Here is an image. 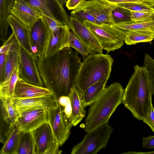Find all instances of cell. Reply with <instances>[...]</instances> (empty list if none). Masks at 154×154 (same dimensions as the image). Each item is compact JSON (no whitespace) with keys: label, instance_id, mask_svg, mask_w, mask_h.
<instances>
[{"label":"cell","instance_id":"cell-1","mask_svg":"<svg viewBox=\"0 0 154 154\" xmlns=\"http://www.w3.org/2000/svg\"><path fill=\"white\" fill-rule=\"evenodd\" d=\"M36 61L44 85L56 101L58 103L60 97L68 96L75 86L82 63L78 52L66 47L48 56L38 57Z\"/></svg>","mask_w":154,"mask_h":154},{"label":"cell","instance_id":"cell-2","mask_svg":"<svg viewBox=\"0 0 154 154\" xmlns=\"http://www.w3.org/2000/svg\"><path fill=\"white\" fill-rule=\"evenodd\" d=\"M134 69V72L124 89L122 103L135 118L142 120L149 111L152 94L146 67L136 65Z\"/></svg>","mask_w":154,"mask_h":154},{"label":"cell","instance_id":"cell-3","mask_svg":"<svg viewBox=\"0 0 154 154\" xmlns=\"http://www.w3.org/2000/svg\"><path fill=\"white\" fill-rule=\"evenodd\" d=\"M124 89L119 82H115L105 88L90 106L84 124L87 132L109 121L117 107L122 103Z\"/></svg>","mask_w":154,"mask_h":154},{"label":"cell","instance_id":"cell-4","mask_svg":"<svg viewBox=\"0 0 154 154\" xmlns=\"http://www.w3.org/2000/svg\"><path fill=\"white\" fill-rule=\"evenodd\" d=\"M113 59L102 53L90 54L81 63L75 87L83 92L98 82L106 83L110 75Z\"/></svg>","mask_w":154,"mask_h":154},{"label":"cell","instance_id":"cell-5","mask_svg":"<svg viewBox=\"0 0 154 154\" xmlns=\"http://www.w3.org/2000/svg\"><path fill=\"white\" fill-rule=\"evenodd\" d=\"M108 122L87 132L82 140L73 148L71 154H96L105 148L113 131Z\"/></svg>","mask_w":154,"mask_h":154},{"label":"cell","instance_id":"cell-6","mask_svg":"<svg viewBox=\"0 0 154 154\" xmlns=\"http://www.w3.org/2000/svg\"><path fill=\"white\" fill-rule=\"evenodd\" d=\"M84 23L107 53L120 48L123 45L126 34L117 28L112 25L97 24L88 21Z\"/></svg>","mask_w":154,"mask_h":154},{"label":"cell","instance_id":"cell-7","mask_svg":"<svg viewBox=\"0 0 154 154\" xmlns=\"http://www.w3.org/2000/svg\"><path fill=\"white\" fill-rule=\"evenodd\" d=\"M33 154H60L62 151L49 122L43 123L31 131Z\"/></svg>","mask_w":154,"mask_h":154},{"label":"cell","instance_id":"cell-8","mask_svg":"<svg viewBox=\"0 0 154 154\" xmlns=\"http://www.w3.org/2000/svg\"><path fill=\"white\" fill-rule=\"evenodd\" d=\"M48 122L59 145L61 146L69 138L73 125L59 103L56 107L48 110Z\"/></svg>","mask_w":154,"mask_h":154},{"label":"cell","instance_id":"cell-9","mask_svg":"<svg viewBox=\"0 0 154 154\" xmlns=\"http://www.w3.org/2000/svg\"><path fill=\"white\" fill-rule=\"evenodd\" d=\"M52 32L42 17L38 19L29 28L31 43L37 60L38 57L44 56Z\"/></svg>","mask_w":154,"mask_h":154},{"label":"cell","instance_id":"cell-10","mask_svg":"<svg viewBox=\"0 0 154 154\" xmlns=\"http://www.w3.org/2000/svg\"><path fill=\"white\" fill-rule=\"evenodd\" d=\"M48 110L42 108L26 109L18 116L14 125L22 132H31L48 122Z\"/></svg>","mask_w":154,"mask_h":154},{"label":"cell","instance_id":"cell-11","mask_svg":"<svg viewBox=\"0 0 154 154\" xmlns=\"http://www.w3.org/2000/svg\"><path fill=\"white\" fill-rule=\"evenodd\" d=\"M18 54L20 77L29 83L43 87L36 60L20 46Z\"/></svg>","mask_w":154,"mask_h":154},{"label":"cell","instance_id":"cell-12","mask_svg":"<svg viewBox=\"0 0 154 154\" xmlns=\"http://www.w3.org/2000/svg\"><path fill=\"white\" fill-rule=\"evenodd\" d=\"M43 15L63 25H68L69 17L60 0H24Z\"/></svg>","mask_w":154,"mask_h":154},{"label":"cell","instance_id":"cell-13","mask_svg":"<svg viewBox=\"0 0 154 154\" xmlns=\"http://www.w3.org/2000/svg\"><path fill=\"white\" fill-rule=\"evenodd\" d=\"M68 26L88 48L89 54L102 53L103 49L98 40L86 25L71 16Z\"/></svg>","mask_w":154,"mask_h":154},{"label":"cell","instance_id":"cell-14","mask_svg":"<svg viewBox=\"0 0 154 154\" xmlns=\"http://www.w3.org/2000/svg\"><path fill=\"white\" fill-rule=\"evenodd\" d=\"M10 13L29 29L43 15L24 0H14Z\"/></svg>","mask_w":154,"mask_h":154},{"label":"cell","instance_id":"cell-15","mask_svg":"<svg viewBox=\"0 0 154 154\" xmlns=\"http://www.w3.org/2000/svg\"><path fill=\"white\" fill-rule=\"evenodd\" d=\"M17 116L25 110L33 108H42L49 110L56 107L59 103L53 94L27 99L12 98Z\"/></svg>","mask_w":154,"mask_h":154},{"label":"cell","instance_id":"cell-16","mask_svg":"<svg viewBox=\"0 0 154 154\" xmlns=\"http://www.w3.org/2000/svg\"><path fill=\"white\" fill-rule=\"evenodd\" d=\"M81 7L94 17L100 25L114 24L110 4L100 0H90L86 1Z\"/></svg>","mask_w":154,"mask_h":154},{"label":"cell","instance_id":"cell-17","mask_svg":"<svg viewBox=\"0 0 154 154\" xmlns=\"http://www.w3.org/2000/svg\"><path fill=\"white\" fill-rule=\"evenodd\" d=\"M7 20L20 45L36 61L37 59L33 52L30 41L29 28L11 14L8 15Z\"/></svg>","mask_w":154,"mask_h":154},{"label":"cell","instance_id":"cell-18","mask_svg":"<svg viewBox=\"0 0 154 154\" xmlns=\"http://www.w3.org/2000/svg\"><path fill=\"white\" fill-rule=\"evenodd\" d=\"M53 94L46 87L29 83L20 77L16 84L13 98L27 99Z\"/></svg>","mask_w":154,"mask_h":154},{"label":"cell","instance_id":"cell-19","mask_svg":"<svg viewBox=\"0 0 154 154\" xmlns=\"http://www.w3.org/2000/svg\"><path fill=\"white\" fill-rule=\"evenodd\" d=\"M68 25H63L55 32H53L44 56L52 54L68 47L70 30Z\"/></svg>","mask_w":154,"mask_h":154},{"label":"cell","instance_id":"cell-20","mask_svg":"<svg viewBox=\"0 0 154 154\" xmlns=\"http://www.w3.org/2000/svg\"><path fill=\"white\" fill-rule=\"evenodd\" d=\"M81 93L74 86L68 97L71 105V120L73 125H77L85 117L86 111L81 99Z\"/></svg>","mask_w":154,"mask_h":154},{"label":"cell","instance_id":"cell-21","mask_svg":"<svg viewBox=\"0 0 154 154\" xmlns=\"http://www.w3.org/2000/svg\"><path fill=\"white\" fill-rule=\"evenodd\" d=\"M22 133L14 125H9L6 134V139L0 151V154H16Z\"/></svg>","mask_w":154,"mask_h":154},{"label":"cell","instance_id":"cell-22","mask_svg":"<svg viewBox=\"0 0 154 154\" xmlns=\"http://www.w3.org/2000/svg\"><path fill=\"white\" fill-rule=\"evenodd\" d=\"M121 30L126 34L128 32L133 30L150 29L154 30V14L146 19L139 21L124 22L112 25Z\"/></svg>","mask_w":154,"mask_h":154},{"label":"cell","instance_id":"cell-23","mask_svg":"<svg viewBox=\"0 0 154 154\" xmlns=\"http://www.w3.org/2000/svg\"><path fill=\"white\" fill-rule=\"evenodd\" d=\"M154 39V30L143 29L133 30L126 33L125 42L128 45L141 42H149Z\"/></svg>","mask_w":154,"mask_h":154},{"label":"cell","instance_id":"cell-24","mask_svg":"<svg viewBox=\"0 0 154 154\" xmlns=\"http://www.w3.org/2000/svg\"><path fill=\"white\" fill-rule=\"evenodd\" d=\"M0 107L3 121L10 126L14 125L18 116L12 98L0 97Z\"/></svg>","mask_w":154,"mask_h":154},{"label":"cell","instance_id":"cell-25","mask_svg":"<svg viewBox=\"0 0 154 154\" xmlns=\"http://www.w3.org/2000/svg\"><path fill=\"white\" fill-rule=\"evenodd\" d=\"M106 84L97 82L81 93V100L85 107L90 106L98 98L105 88Z\"/></svg>","mask_w":154,"mask_h":154},{"label":"cell","instance_id":"cell-26","mask_svg":"<svg viewBox=\"0 0 154 154\" xmlns=\"http://www.w3.org/2000/svg\"><path fill=\"white\" fill-rule=\"evenodd\" d=\"M20 77L19 65L8 80L0 83V97L13 98L15 86Z\"/></svg>","mask_w":154,"mask_h":154},{"label":"cell","instance_id":"cell-27","mask_svg":"<svg viewBox=\"0 0 154 154\" xmlns=\"http://www.w3.org/2000/svg\"><path fill=\"white\" fill-rule=\"evenodd\" d=\"M19 64L18 52H14L7 54L3 69L0 73V83L8 79Z\"/></svg>","mask_w":154,"mask_h":154},{"label":"cell","instance_id":"cell-28","mask_svg":"<svg viewBox=\"0 0 154 154\" xmlns=\"http://www.w3.org/2000/svg\"><path fill=\"white\" fill-rule=\"evenodd\" d=\"M9 14L6 0H0V39L3 42L6 40L10 26L7 20Z\"/></svg>","mask_w":154,"mask_h":154},{"label":"cell","instance_id":"cell-29","mask_svg":"<svg viewBox=\"0 0 154 154\" xmlns=\"http://www.w3.org/2000/svg\"><path fill=\"white\" fill-rule=\"evenodd\" d=\"M33 142L31 132H22L16 154H33Z\"/></svg>","mask_w":154,"mask_h":154},{"label":"cell","instance_id":"cell-30","mask_svg":"<svg viewBox=\"0 0 154 154\" xmlns=\"http://www.w3.org/2000/svg\"><path fill=\"white\" fill-rule=\"evenodd\" d=\"M68 47L75 49L81 55L83 59L89 55L87 47L77 35L70 30L69 34Z\"/></svg>","mask_w":154,"mask_h":154},{"label":"cell","instance_id":"cell-31","mask_svg":"<svg viewBox=\"0 0 154 154\" xmlns=\"http://www.w3.org/2000/svg\"><path fill=\"white\" fill-rule=\"evenodd\" d=\"M111 15L114 24L131 20V11L116 5H111Z\"/></svg>","mask_w":154,"mask_h":154},{"label":"cell","instance_id":"cell-32","mask_svg":"<svg viewBox=\"0 0 154 154\" xmlns=\"http://www.w3.org/2000/svg\"><path fill=\"white\" fill-rule=\"evenodd\" d=\"M20 45L13 33L12 32L0 48V54L7 55L14 52H19Z\"/></svg>","mask_w":154,"mask_h":154},{"label":"cell","instance_id":"cell-33","mask_svg":"<svg viewBox=\"0 0 154 154\" xmlns=\"http://www.w3.org/2000/svg\"><path fill=\"white\" fill-rule=\"evenodd\" d=\"M70 15L71 17L82 23L85 21H88L100 25L94 17L81 7L72 11L70 13Z\"/></svg>","mask_w":154,"mask_h":154},{"label":"cell","instance_id":"cell-34","mask_svg":"<svg viewBox=\"0 0 154 154\" xmlns=\"http://www.w3.org/2000/svg\"><path fill=\"white\" fill-rule=\"evenodd\" d=\"M143 66L147 71L150 87L152 94L154 96V59L148 54H146Z\"/></svg>","mask_w":154,"mask_h":154},{"label":"cell","instance_id":"cell-35","mask_svg":"<svg viewBox=\"0 0 154 154\" xmlns=\"http://www.w3.org/2000/svg\"><path fill=\"white\" fill-rule=\"evenodd\" d=\"M131 11L154 13V8L147 5L137 3H126L116 5Z\"/></svg>","mask_w":154,"mask_h":154},{"label":"cell","instance_id":"cell-36","mask_svg":"<svg viewBox=\"0 0 154 154\" xmlns=\"http://www.w3.org/2000/svg\"><path fill=\"white\" fill-rule=\"evenodd\" d=\"M106 3L116 5L118 4L126 3H137L143 4L151 7L154 6L153 0H100Z\"/></svg>","mask_w":154,"mask_h":154},{"label":"cell","instance_id":"cell-37","mask_svg":"<svg viewBox=\"0 0 154 154\" xmlns=\"http://www.w3.org/2000/svg\"><path fill=\"white\" fill-rule=\"evenodd\" d=\"M58 101L59 104L62 106L66 116L71 121V115L72 109L69 97L68 96L61 97L59 98Z\"/></svg>","mask_w":154,"mask_h":154},{"label":"cell","instance_id":"cell-38","mask_svg":"<svg viewBox=\"0 0 154 154\" xmlns=\"http://www.w3.org/2000/svg\"><path fill=\"white\" fill-rule=\"evenodd\" d=\"M154 13L146 12L131 11V19L132 21L145 20L151 17Z\"/></svg>","mask_w":154,"mask_h":154},{"label":"cell","instance_id":"cell-39","mask_svg":"<svg viewBox=\"0 0 154 154\" xmlns=\"http://www.w3.org/2000/svg\"><path fill=\"white\" fill-rule=\"evenodd\" d=\"M142 120L150 127L154 133V109L152 103L148 114Z\"/></svg>","mask_w":154,"mask_h":154},{"label":"cell","instance_id":"cell-40","mask_svg":"<svg viewBox=\"0 0 154 154\" xmlns=\"http://www.w3.org/2000/svg\"><path fill=\"white\" fill-rule=\"evenodd\" d=\"M42 18L47 24L53 32L56 31L63 26L59 22L45 15H43Z\"/></svg>","mask_w":154,"mask_h":154},{"label":"cell","instance_id":"cell-41","mask_svg":"<svg viewBox=\"0 0 154 154\" xmlns=\"http://www.w3.org/2000/svg\"><path fill=\"white\" fill-rule=\"evenodd\" d=\"M86 0H68L66 6L69 10H74L81 7Z\"/></svg>","mask_w":154,"mask_h":154},{"label":"cell","instance_id":"cell-42","mask_svg":"<svg viewBox=\"0 0 154 154\" xmlns=\"http://www.w3.org/2000/svg\"><path fill=\"white\" fill-rule=\"evenodd\" d=\"M142 144L143 148L154 149V136L143 137Z\"/></svg>","mask_w":154,"mask_h":154},{"label":"cell","instance_id":"cell-43","mask_svg":"<svg viewBox=\"0 0 154 154\" xmlns=\"http://www.w3.org/2000/svg\"><path fill=\"white\" fill-rule=\"evenodd\" d=\"M7 55L0 54V73H1L3 69L5 60L6 59Z\"/></svg>","mask_w":154,"mask_h":154},{"label":"cell","instance_id":"cell-44","mask_svg":"<svg viewBox=\"0 0 154 154\" xmlns=\"http://www.w3.org/2000/svg\"><path fill=\"white\" fill-rule=\"evenodd\" d=\"M127 154H154V151L149 152H126Z\"/></svg>","mask_w":154,"mask_h":154},{"label":"cell","instance_id":"cell-45","mask_svg":"<svg viewBox=\"0 0 154 154\" xmlns=\"http://www.w3.org/2000/svg\"><path fill=\"white\" fill-rule=\"evenodd\" d=\"M14 1V0H6L8 10L9 14H10V10Z\"/></svg>","mask_w":154,"mask_h":154},{"label":"cell","instance_id":"cell-46","mask_svg":"<svg viewBox=\"0 0 154 154\" xmlns=\"http://www.w3.org/2000/svg\"><path fill=\"white\" fill-rule=\"evenodd\" d=\"M60 1L63 5H64L65 3H66L68 0H60Z\"/></svg>","mask_w":154,"mask_h":154},{"label":"cell","instance_id":"cell-47","mask_svg":"<svg viewBox=\"0 0 154 154\" xmlns=\"http://www.w3.org/2000/svg\"></svg>","mask_w":154,"mask_h":154}]
</instances>
